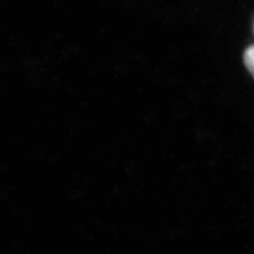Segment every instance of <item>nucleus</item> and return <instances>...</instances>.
Wrapping results in <instances>:
<instances>
[{"instance_id":"obj_1","label":"nucleus","mask_w":254,"mask_h":254,"mask_svg":"<svg viewBox=\"0 0 254 254\" xmlns=\"http://www.w3.org/2000/svg\"><path fill=\"white\" fill-rule=\"evenodd\" d=\"M244 62L251 74L254 77V45L250 46L249 49L245 51V55H244Z\"/></svg>"},{"instance_id":"obj_2","label":"nucleus","mask_w":254,"mask_h":254,"mask_svg":"<svg viewBox=\"0 0 254 254\" xmlns=\"http://www.w3.org/2000/svg\"><path fill=\"white\" fill-rule=\"evenodd\" d=\"M253 31H254V26H253Z\"/></svg>"}]
</instances>
